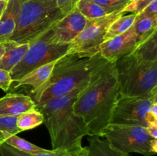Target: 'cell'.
Here are the masks:
<instances>
[{
  "instance_id": "obj_1",
  "label": "cell",
  "mask_w": 157,
  "mask_h": 156,
  "mask_svg": "<svg viewBox=\"0 0 157 156\" xmlns=\"http://www.w3.org/2000/svg\"><path fill=\"white\" fill-rule=\"evenodd\" d=\"M119 96L114 63L107 62L81 90L73 104L74 113L83 119L89 136H100L110 124Z\"/></svg>"
},
{
  "instance_id": "obj_2",
  "label": "cell",
  "mask_w": 157,
  "mask_h": 156,
  "mask_svg": "<svg viewBox=\"0 0 157 156\" xmlns=\"http://www.w3.org/2000/svg\"><path fill=\"white\" fill-rule=\"evenodd\" d=\"M108 61L100 53L84 57L67 53L56 61L48 80L32 96L36 106L85 87Z\"/></svg>"
},
{
  "instance_id": "obj_3",
  "label": "cell",
  "mask_w": 157,
  "mask_h": 156,
  "mask_svg": "<svg viewBox=\"0 0 157 156\" xmlns=\"http://www.w3.org/2000/svg\"><path fill=\"white\" fill-rule=\"evenodd\" d=\"M85 87L35 106L43 115V123L50 135L52 149L81 151L84 148L82 139L88 136V131L83 119L74 113L73 104Z\"/></svg>"
},
{
  "instance_id": "obj_4",
  "label": "cell",
  "mask_w": 157,
  "mask_h": 156,
  "mask_svg": "<svg viewBox=\"0 0 157 156\" xmlns=\"http://www.w3.org/2000/svg\"><path fill=\"white\" fill-rule=\"evenodd\" d=\"M120 96L157 94V61H150L132 52L114 61Z\"/></svg>"
},
{
  "instance_id": "obj_5",
  "label": "cell",
  "mask_w": 157,
  "mask_h": 156,
  "mask_svg": "<svg viewBox=\"0 0 157 156\" xmlns=\"http://www.w3.org/2000/svg\"><path fill=\"white\" fill-rule=\"evenodd\" d=\"M64 16L53 0H21L16 28L10 41L29 44Z\"/></svg>"
},
{
  "instance_id": "obj_6",
  "label": "cell",
  "mask_w": 157,
  "mask_h": 156,
  "mask_svg": "<svg viewBox=\"0 0 157 156\" xmlns=\"http://www.w3.org/2000/svg\"><path fill=\"white\" fill-rule=\"evenodd\" d=\"M100 137L104 138L113 148L126 154L151 156L157 152V139L149 136L146 128L139 125L109 124Z\"/></svg>"
},
{
  "instance_id": "obj_7",
  "label": "cell",
  "mask_w": 157,
  "mask_h": 156,
  "mask_svg": "<svg viewBox=\"0 0 157 156\" xmlns=\"http://www.w3.org/2000/svg\"><path fill=\"white\" fill-rule=\"evenodd\" d=\"M70 44H59L51 40V31L29 43L24 58L10 71L12 82L33 70L62 58L68 52Z\"/></svg>"
},
{
  "instance_id": "obj_8",
  "label": "cell",
  "mask_w": 157,
  "mask_h": 156,
  "mask_svg": "<svg viewBox=\"0 0 157 156\" xmlns=\"http://www.w3.org/2000/svg\"><path fill=\"white\" fill-rule=\"evenodd\" d=\"M157 102V94L150 96H120L116 102L110 124L139 125L146 128L157 124V116L152 106Z\"/></svg>"
},
{
  "instance_id": "obj_9",
  "label": "cell",
  "mask_w": 157,
  "mask_h": 156,
  "mask_svg": "<svg viewBox=\"0 0 157 156\" xmlns=\"http://www.w3.org/2000/svg\"><path fill=\"white\" fill-rule=\"evenodd\" d=\"M124 14L122 11H117L104 16L87 19L85 27L70 44L67 53H75L84 57L98 54L110 25Z\"/></svg>"
},
{
  "instance_id": "obj_10",
  "label": "cell",
  "mask_w": 157,
  "mask_h": 156,
  "mask_svg": "<svg viewBox=\"0 0 157 156\" xmlns=\"http://www.w3.org/2000/svg\"><path fill=\"white\" fill-rule=\"evenodd\" d=\"M87 19L75 9L50 28L51 40L59 44H71L87 24Z\"/></svg>"
},
{
  "instance_id": "obj_11",
  "label": "cell",
  "mask_w": 157,
  "mask_h": 156,
  "mask_svg": "<svg viewBox=\"0 0 157 156\" xmlns=\"http://www.w3.org/2000/svg\"><path fill=\"white\" fill-rule=\"evenodd\" d=\"M137 45V38L133 27L121 35L107 39L102 43L100 54L108 62L131 54Z\"/></svg>"
},
{
  "instance_id": "obj_12",
  "label": "cell",
  "mask_w": 157,
  "mask_h": 156,
  "mask_svg": "<svg viewBox=\"0 0 157 156\" xmlns=\"http://www.w3.org/2000/svg\"><path fill=\"white\" fill-rule=\"evenodd\" d=\"M35 106V101L29 95L8 93L0 99V116L17 117Z\"/></svg>"
},
{
  "instance_id": "obj_13",
  "label": "cell",
  "mask_w": 157,
  "mask_h": 156,
  "mask_svg": "<svg viewBox=\"0 0 157 156\" xmlns=\"http://www.w3.org/2000/svg\"><path fill=\"white\" fill-rule=\"evenodd\" d=\"M57 61L37 67L21 76L20 79L12 82V84H15L13 88L17 89L23 87L25 89H29L31 94L33 95L48 80Z\"/></svg>"
},
{
  "instance_id": "obj_14",
  "label": "cell",
  "mask_w": 157,
  "mask_h": 156,
  "mask_svg": "<svg viewBox=\"0 0 157 156\" xmlns=\"http://www.w3.org/2000/svg\"><path fill=\"white\" fill-rule=\"evenodd\" d=\"M21 0H9L0 18V43L9 41L17 24Z\"/></svg>"
},
{
  "instance_id": "obj_15",
  "label": "cell",
  "mask_w": 157,
  "mask_h": 156,
  "mask_svg": "<svg viewBox=\"0 0 157 156\" xmlns=\"http://www.w3.org/2000/svg\"><path fill=\"white\" fill-rule=\"evenodd\" d=\"M5 53L0 59V69L10 73L11 70L22 60L29 49V43L19 44L14 41L4 42Z\"/></svg>"
},
{
  "instance_id": "obj_16",
  "label": "cell",
  "mask_w": 157,
  "mask_h": 156,
  "mask_svg": "<svg viewBox=\"0 0 157 156\" xmlns=\"http://www.w3.org/2000/svg\"><path fill=\"white\" fill-rule=\"evenodd\" d=\"M82 156H130L113 148L106 139L100 136H90L88 145L85 147Z\"/></svg>"
},
{
  "instance_id": "obj_17",
  "label": "cell",
  "mask_w": 157,
  "mask_h": 156,
  "mask_svg": "<svg viewBox=\"0 0 157 156\" xmlns=\"http://www.w3.org/2000/svg\"><path fill=\"white\" fill-rule=\"evenodd\" d=\"M85 147L81 151H70L65 149H51L46 153L34 154L25 152L12 148L5 142L0 144V156H82Z\"/></svg>"
},
{
  "instance_id": "obj_18",
  "label": "cell",
  "mask_w": 157,
  "mask_h": 156,
  "mask_svg": "<svg viewBox=\"0 0 157 156\" xmlns=\"http://www.w3.org/2000/svg\"><path fill=\"white\" fill-rule=\"evenodd\" d=\"M137 38V44L143 42L157 31V18L140 13L133 24Z\"/></svg>"
},
{
  "instance_id": "obj_19",
  "label": "cell",
  "mask_w": 157,
  "mask_h": 156,
  "mask_svg": "<svg viewBox=\"0 0 157 156\" xmlns=\"http://www.w3.org/2000/svg\"><path fill=\"white\" fill-rule=\"evenodd\" d=\"M3 138V142L10 145L12 148L18 149L19 151L25 152L34 153V154H40V153H46L50 151V150L38 147L34 144L31 143L29 141H26L21 138L18 137L17 135L9 134L8 132L2 133Z\"/></svg>"
},
{
  "instance_id": "obj_20",
  "label": "cell",
  "mask_w": 157,
  "mask_h": 156,
  "mask_svg": "<svg viewBox=\"0 0 157 156\" xmlns=\"http://www.w3.org/2000/svg\"><path fill=\"white\" fill-rule=\"evenodd\" d=\"M44 122V117L41 112L36 108L19 115L17 117V127L21 132L32 129L38 126Z\"/></svg>"
},
{
  "instance_id": "obj_21",
  "label": "cell",
  "mask_w": 157,
  "mask_h": 156,
  "mask_svg": "<svg viewBox=\"0 0 157 156\" xmlns=\"http://www.w3.org/2000/svg\"><path fill=\"white\" fill-rule=\"evenodd\" d=\"M136 15L135 14L130 13L126 15H124V14L118 17L109 27L105 35L104 41L127 32L133 26L135 19H136Z\"/></svg>"
},
{
  "instance_id": "obj_22",
  "label": "cell",
  "mask_w": 157,
  "mask_h": 156,
  "mask_svg": "<svg viewBox=\"0 0 157 156\" xmlns=\"http://www.w3.org/2000/svg\"><path fill=\"white\" fill-rule=\"evenodd\" d=\"M76 9L87 19H93L112 13V12L102 7L93 0H79Z\"/></svg>"
},
{
  "instance_id": "obj_23",
  "label": "cell",
  "mask_w": 157,
  "mask_h": 156,
  "mask_svg": "<svg viewBox=\"0 0 157 156\" xmlns=\"http://www.w3.org/2000/svg\"><path fill=\"white\" fill-rule=\"evenodd\" d=\"M156 32L149 37L147 39L136 45L133 50L143 59L150 61H157V40Z\"/></svg>"
},
{
  "instance_id": "obj_24",
  "label": "cell",
  "mask_w": 157,
  "mask_h": 156,
  "mask_svg": "<svg viewBox=\"0 0 157 156\" xmlns=\"http://www.w3.org/2000/svg\"><path fill=\"white\" fill-rule=\"evenodd\" d=\"M17 117L0 116V132L15 135L21 132L17 127Z\"/></svg>"
},
{
  "instance_id": "obj_25",
  "label": "cell",
  "mask_w": 157,
  "mask_h": 156,
  "mask_svg": "<svg viewBox=\"0 0 157 156\" xmlns=\"http://www.w3.org/2000/svg\"><path fill=\"white\" fill-rule=\"evenodd\" d=\"M102 7L108 9L110 12L122 11L128 5L130 0H93Z\"/></svg>"
},
{
  "instance_id": "obj_26",
  "label": "cell",
  "mask_w": 157,
  "mask_h": 156,
  "mask_svg": "<svg viewBox=\"0 0 157 156\" xmlns=\"http://www.w3.org/2000/svg\"><path fill=\"white\" fill-rule=\"evenodd\" d=\"M153 1V0H130V2L123 9L122 12L124 14L130 12L138 15Z\"/></svg>"
},
{
  "instance_id": "obj_27",
  "label": "cell",
  "mask_w": 157,
  "mask_h": 156,
  "mask_svg": "<svg viewBox=\"0 0 157 156\" xmlns=\"http://www.w3.org/2000/svg\"><path fill=\"white\" fill-rule=\"evenodd\" d=\"M64 15L76 9L79 0H53Z\"/></svg>"
},
{
  "instance_id": "obj_28",
  "label": "cell",
  "mask_w": 157,
  "mask_h": 156,
  "mask_svg": "<svg viewBox=\"0 0 157 156\" xmlns=\"http://www.w3.org/2000/svg\"><path fill=\"white\" fill-rule=\"evenodd\" d=\"M12 83V80L10 73L0 69V89H2L3 91L8 92L10 90Z\"/></svg>"
},
{
  "instance_id": "obj_29",
  "label": "cell",
  "mask_w": 157,
  "mask_h": 156,
  "mask_svg": "<svg viewBox=\"0 0 157 156\" xmlns=\"http://www.w3.org/2000/svg\"><path fill=\"white\" fill-rule=\"evenodd\" d=\"M140 13L147 15V16L157 18V0H153Z\"/></svg>"
},
{
  "instance_id": "obj_30",
  "label": "cell",
  "mask_w": 157,
  "mask_h": 156,
  "mask_svg": "<svg viewBox=\"0 0 157 156\" xmlns=\"http://www.w3.org/2000/svg\"><path fill=\"white\" fill-rule=\"evenodd\" d=\"M147 133L153 139H157V124H150L146 127Z\"/></svg>"
},
{
  "instance_id": "obj_31",
  "label": "cell",
  "mask_w": 157,
  "mask_h": 156,
  "mask_svg": "<svg viewBox=\"0 0 157 156\" xmlns=\"http://www.w3.org/2000/svg\"><path fill=\"white\" fill-rule=\"evenodd\" d=\"M8 1H9V0H8ZM8 1L7 0H2V1H0V18H1L2 15L6 6H7Z\"/></svg>"
},
{
  "instance_id": "obj_32",
  "label": "cell",
  "mask_w": 157,
  "mask_h": 156,
  "mask_svg": "<svg viewBox=\"0 0 157 156\" xmlns=\"http://www.w3.org/2000/svg\"><path fill=\"white\" fill-rule=\"evenodd\" d=\"M5 53V45L4 43H0V59L3 56Z\"/></svg>"
},
{
  "instance_id": "obj_33",
  "label": "cell",
  "mask_w": 157,
  "mask_h": 156,
  "mask_svg": "<svg viewBox=\"0 0 157 156\" xmlns=\"http://www.w3.org/2000/svg\"><path fill=\"white\" fill-rule=\"evenodd\" d=\"M3 142V138H2V133L0 132V144L2 143Z\"/></svg>"
},
{
  "instance_id": "obj_34",
  "label": "cell",
  "mask_w": 157,
  "mask_h": 156,
  "mask_svg": "<svg viewBox=\"0 0 157 156\" xmlns=\"http://www.w3.org/2000/svg\"><path fill=\"white\" fill-rule=\"evenodd\" d=\"M0 1H2V0H0ZM7 1H8V0H7Z\"/></svg>"
}]
</instances>
